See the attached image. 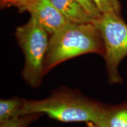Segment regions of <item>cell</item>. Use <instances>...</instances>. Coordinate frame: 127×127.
<instances>
[{
  "label": "cell",
  "instance_id": "obj_1",
  "mask_svg": "<svg viewBox=\"0 0 127 127\" xmlns=\"http://www.w3.org/2000/svg\"><path fill=\"white\" fill-rule=\"evenodd\" d=\"M103 105L104 103L85 96L79 90L61 87L44 99H25L19 115L39 113L64 123L92 122L96 124Z\"/></svg>",
  "mask_w": 127,
  "mask_h": 127
},
{
  "label": "cell",
  "instance_id": "obj_2",
  "mask_svg": "<svg viewBox=\"0 0 127 127\" xmlns=\"http://www.w3.org/2000/svg\"><path fill=\"white\" fill-rule=\"evenodd\" d=\"M87 54L104 57L105 47L101 33L93 23L69 22L50 35L44 63L45 73L62 63Z\"/></svg>",
  "mask_w": 127,
  "mask_h": 127
},
{
  "label": "cell",
  "instance_id": "obj_3",
  "mask_svg": "<svg viewBox=\"0 0 127 127\" xmlns=\"http://www.w3.org/2000/svg\"><path fill=\"white\" fill-rule=\"evenodd\" d=\"M15 35L24 55L22 77L31 88H38L46 74L44 63L50 38L48 33L31 16L27 23L16 28Z\"/></svg>",
  "mask_w": 127,
  "mask_h": 127
},
{
  "label": "cell",
  "instance_id": "obj_4",
  "mask_svg": "<svg viewBox=\"0 0 127 127\" xmlns=\"http://www.w3.org/2000/svg\"><path fill=\"white\" fill-rule=\"evenodd\" d=\"M102 37L105 47L104 58L109 83L121 84L123 79L118 72L121 62L127 56V24L121 15L102 14L93 20Z\"/></svg>",
  "mask_w": 127,
  "mask_h": 127
},
{
  "label": "cell",
  "instance_id": "obj_5",
  "mask_svg": "<svg viewBox=\"0 0 127 127\" xmlns=\"http://www.w3.org/2000/svg\"><path fill=\"white\" fill-rule=\"evenodd\" d=\"M28 12L37 20L50 35L69 23L51 0H35L30 4Z\"/></svg>",
  "mask_w": 127,
  "mask_h": 127
},
{
  "label": "cell",
  "instance_id": "obj_6",
  "mask_svg": "<svg viewBox=\"0 0 127 127\" xmlns=\"http://www.w3.org/2000/svg\"><path fill=\"white\" fill-rule=\"evenodd\" d=\"M96 125L99 127H127V101L121 104H104Z\"/></svg>",
  "mask_w": 127,
  "mask_h": 127
},
{
  "label": "cell",
  "instance_id": "obj_7",
  "mask_svg": "<svg viewBox=\"0 0 127 127\" xmlns=\"http://www.w3.org/2000/svg\"><path fill=\"white\" fill-rule=\"evenodd\" d=\"M64 17L70 23H92L94 19L75 0H51Z\"/></svg>",
  "mask_w": 127,
  "mask_h": 127
},
{
  "label": "cell",
  "instance_id": "obj_8",
  "mask_svg": "<svg viewBox=\"0 0 127 127\" xmlns=\"http://www.w3.org/2000/svg\"><path fill=\"white\" fill-rule=\"evenodd\" d=\"M25 100L18 96L0 100V123L19 115Z\"/></svg>",
  "mask_w": 127,
  "mask_h": 127
},
{
  "label": "cell",
  "instance_id": "obj_9",
  "mask_svg": "<svg viewBox=\"0 0 127 127\" xmlns=\"http://www.w3.org/2000/svg\"><path fill=\"white\" fill-rule=\"evenodd\" d=\"M42 115L39 113H33L15 116L0 123V127H28L35 121L38 120Z\"/></svg>",
  "mask_w": 127,
  "mask_h": 127
},
{
  "label": "cell",
  "instance_id": "obj_10",
  "mask_svg": "<svg viewBox=\"0 0 127 127\" xmlns=\"http://www.w3.org/2000/svg\"><path fill=\"white\" fill-rule=\"evenodd\" d=\"M101 14L115 13L121 15L122 5L119 0H92Z\"/></svg>",
  "mask_w": 127,
  "mask_h": 127
},
{
  "label": "cell",
  "instance_id": "obj_11",
  "mask_svg": "<svg viewBox=\"0 0 127 127\" xmlns=\"http://www.w3.org/2000/svg\"><path fill=\"white\" fill-rule=\"evenodd\" d=\"M30 4V0H0L1 8L15 7L18 9L20 12L28 11Z\"/></svg>",
  "mask_w": 127,
  "mask_h": 127
},
{
  "label": "cell",
  "instance_id": "obj_12",
  "mask_svg": "<svg viewBox=\"0 0 127 127\" xmlns=\"http://www.w3.org/2000/svg\"><path fill=\"white\" fill-rule=\"evenodd\" d=\"M94 20L99 18L101 14L95 7L92 0H75Z\"/></svg>",
  "mask_w": 127,
  "mask_h": 127
},
{
  "label": "cell",
  "instance_id": "obj_13",
  "mask_svg": "<svg viewBox=\"0 0 127 127\" xmlns=\"http://www.w3.org/2000/svg\"><path fill=\"white\" fill-rule=\"evenodd\" d=\"M87 127H99L96 124H95L94 123H92V122H88V123H87Z\"/></svg>",
  "mask_w": 127,
  "mask_h": 127
},
{
  "label": "cell",
  "instance_id": "obj_14",
  "mask_svg": "<svg viewBox=\"0 0 127 127\" xmlns=\"http://www.w3.org/2000/svg\"><path fill=\"white\" fill-rule=\"evenodd\" d=\"M30 1H31V4L32 2H34V1H35V0H30Z\"/></svg>",
  "mask_w": 127,
  "mask_h": 127
}]
</instances>
